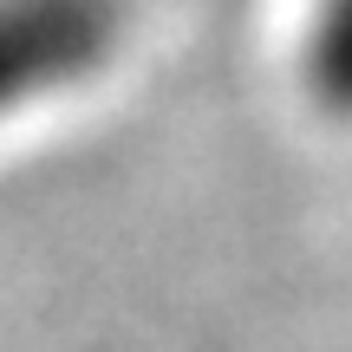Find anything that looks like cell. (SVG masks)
<instances>
[{
    "label": "cell",
    "instance_id": "1",
    "mask_svg": "<svg viewBox=\"0 0 352 352\" xmlns=\"http://www.w3.org/2000/svg\"><path fill=\"white\" fill-rule=\"evenodd\" d=\"M118 46V0H0V118L85 78Z\"/></svg>",
    "mask_w": 352,
    "mask_h": 352
},
{
    "label": "cell",
    "instance_id": "2",
    "mask_svg": "<svg viewBox=\"0 0 352 352\" xmlns=\"http://www.w3.org/2000/svg\"><path fill=\"white\" fill-rule=\"evenodd\" d=\"M307 72H314V91L333 111H352V0H320Z\"/></svg>",
    "mask_w": 352,
    "mask_h": 352
}]
</instances>
